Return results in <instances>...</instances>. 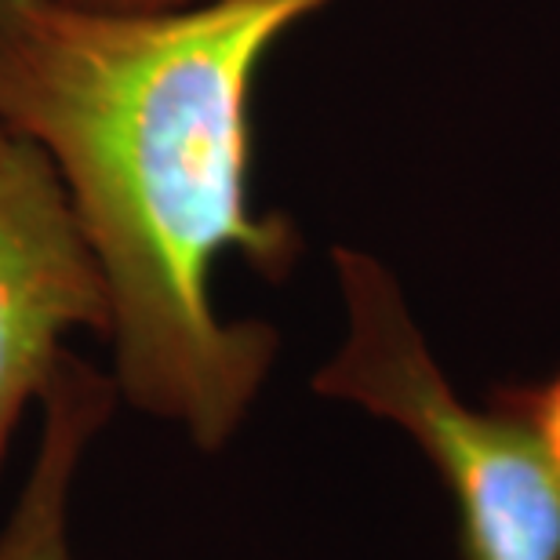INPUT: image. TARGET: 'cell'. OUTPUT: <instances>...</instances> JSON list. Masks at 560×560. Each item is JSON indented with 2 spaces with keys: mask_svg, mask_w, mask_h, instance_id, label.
I'll return each mask as SVG.
<instances>
[{
  "mask_svg": "<svg viewBox=\"0 0 560 560\" xmlns=\"http://www.w3.org/2000/svg\"><path fill=\"white\" fill-rule=\"evenodd\" d=\"M335 0L109 11L0 0V120L40 145L109 299L120 405L230 447L273 372V324L226 320L211 273L302 259L295 222L252 208V92L266 55Z\"/></svg>",
  "mask_w": 560,
  "mask_h": 560,
  "instance_id": "obj_1",
  "label": "cell"
},
{
  "mask_svg": "<svg viewBox=\"0 0 560 560\" xmlns=\"http://www.w3.org/2000/svg\"><path fill=\"white\" fill-rule=\"evenodd\" d=\"M346 331L313 394L394 422L452 491L463 560H560V463L521 419L469 408L433 361L386 262L331 248Z\"/></svg>",
  "mask_w": 560,
  "mask_h": 560,
  "instance_id": "obj_2",
  "label": "cell"
},
{
  "mask_svg": "<svg viewBox=\"0 0 560 560\" xmlns=\"http://www.w3.org/2000/svg\"><path fill=\"white\" fill-rule=\"evenodd\" d=\"M109 299L37 142L0 120V474L73 331L106 339Z\"/></svg>",
  "mask_w": 560,
  "mask_h": 560,
  "instance_id": "obj_3",
  "label": "cell"
},
{
  "mask_svg": "<svg viewBox=\"0 0 560 560\" xmlns=\"http://www.w3.org/2000/svg\"><path fill=\"white\" fill-rule=\"evenodd\" d=\"M37 408V452L15 506L0 524V560H77L70 539L73 488L92 444L114 422L120 397L109 372L66 350Z\"/></svg>",
  "mask_w": 560,
  "mask_h": 560,
  "instance_id": "obj_4",
  "label": "cell"
},
{
  "mask_svg": "<svg viewBox=\"0 0 560 560\" xmlns=\"http://www.w3.org/2000/svg\"><path fill=\"white\" fill-rule=\"evenodd\" d=\"M491 405L521 419L560 463V372L542 383H510L491 389Z\"/></svg>",
  "mask_w": 560,
  "mask_h": 560,
  "instance_id": "obj_5",
  "label": "cell"
},
{
  "mask_svg": "<svg viewBox=\"0 0 560 560\" xmlns=\"http://www.w3.org/2000/svg\"><path fill=\"white\" fill-rule=\"evenodd\" d=\"M92 8L109 11H161V8H186V4H205V0H81Z\"/></svg>",
  "mask_w": 560,
  "mask_h": 560,
  "instance_id": "obj_6",
  "label": "cell"
}]
</instances>
